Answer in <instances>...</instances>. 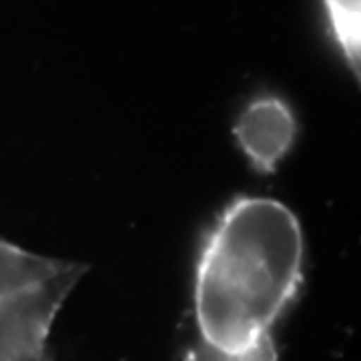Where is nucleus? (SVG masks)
<instances>
[{
	"mask_svg": "<svg viewBox=\"0 0 361 361\" xmlns=\"http://www.w3.org/2000/svg\"><path fill=\"white\" fill-rule=\"evenodd\" d=\"M303 257V229L289 207L233 199L197 257L191 361H277L273 329L301 291Z\"/></svg>",
	"mask_w": 361,
	"mask_h": 361,
	"instance_id": "nucleus-1",
	"label": "nucleus"
},
{
	"mask_svg": "<svg viewBox=\"0 0 361 361\" xmlns=\"http://www.w3.org/2000/svg\"><path fill=\"white\" fill-rule=\"evenodd\" d=\"M293 113L277 97H259L241 113L235 125V137L249 161L261 171L271 173L287 155L295 139Z\"/></svg>",
	"mask_w": 361,
	"mask_h": 361,
	"instance_id": "nucleus-2",
	"label": "nucleus"
},
{
	"mask_svg": "<svg viewBox=\"0 0 361 361\" xmlns=\"http://www.w3.org/2000/svg\"><path fill=\"white\" fill-rule=\"evenodd\" d=\"M329 35L351 75L360 80L361 0H322Z\"/></svg>",
	"mask_w": 361,
	"mask_h": 361,
	"instance_id": "nucleus-3",
	"label": "nucleus"
}]
</instances>
